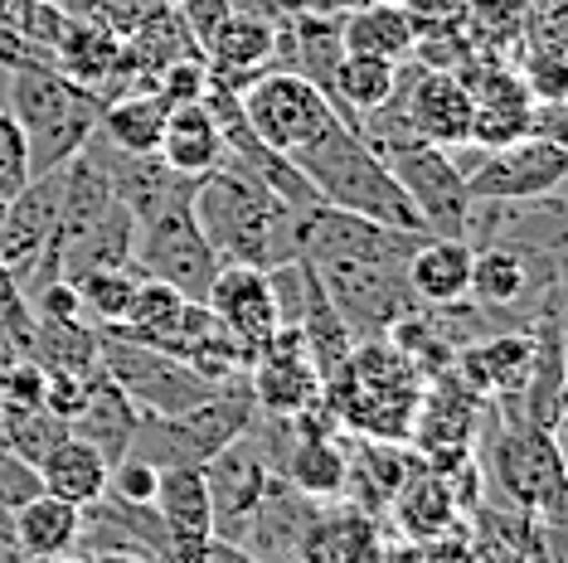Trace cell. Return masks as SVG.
Wrapping results in <instances>:
<instances>
[{"label": "cell", "mask_w": 568, "mask_h": 563, "mask_svg": "<svg viewBox=\"0 0 568 563\" xmlns=\"http://www.w3.org/2000/svg\"><path fill=\"white\" fill-rule=\"evenodd\" d=\"M190 209H195V224L219 267L267 273V267L302 258V248H296V219L302 214L282 195H273L253 171H243L239 161H224L210 175H200Z\"/></svg>", "instance_id": "1"}, {"label": "cell", "mask_w": 568, "mask_h": 563, "mask_svg": "<svg viewBox=\"0 0 568 563\" xmlns=\"http://www.w3.org/2000/svg\"><path fill=\"white\" fill-rule=\"evenodd\" d=\"M423 383L428 379H423L389 340L369 336V340H355L351 360L321 383V403L331 408L341 432L408 442V422L423 399Z\"/></svg>", "instance_id": "2"}, {"label": "cell", "mask_w": 568, "mask_h": 563, "mask_svg": "<svg viewBox=\"0 0 568 563\" xmlns=\"http://www.w3.org/2000/svg\"><path fill=\"white\" fill-rule=\"evenodd\" d=\"M292 165L306 175V185L316 190L321 204L345 214H359V219L389 224V228H413V234H428L418 219V209L408 204V195L398 190V181L389 175L374 151L365 146V136L345 122H331L312 146H302L292 156Z\"/></svg>", "instance_id": "3"}, {"label": "cell", "mask_w": 568, "mask_h": 563, "mask_svg": "<svg viewBox=\"0 0 568 563\" xmlns=\"http://www.w3.org/2000/svg\"><path fill=\"white\" fill-rule=\"evenodd\" d=\"M359 136H365V146L374 156L389 165V175L408 195L413 209H418L428 234H437V238L467 234L471 195H467V181H462L457 161H452V151L413 136L394 108H379V112H369V117H359Z\"/></svg>", "instance_id": "4"}, {"label": "cell", "mask_w": 568, "mask_h": 563, "mask_svg": "<svg viewBox=\"0 0 568 563\" xmlns=\"http://www.w3.org/2000/svg\"><path fill=\"white\" fill-rule=\"evenodd\" d=\"M6 108L24 132L34 181V175L59 171L93 141L102 102L73 79H63L54 63H20V69H6Z\"/></svg>", "instance_id": "5"}, {"label": "cell", "mask_w": 568, "mask_h": 563, "mask_svg": "<svg viewBox=\"0 0 568 563\" xmlns=\"http://www.w3.org/2000/svg\"><path fill=\"white\" fill-rule=\"evenodd\" d=\"M253 418H257V403L248 389V369H243V375L224 379L210 399H200L195 408H185V413H171V418L141 413L132 452L146 457V462L161 471L165 467H204L234 438H243Z\"/></svg>", "instance_id": "6"}, {"label": "cell", "mask_w": 568, "mask_h": 563, "mask_svg": "<svg viewBox=\"0 0 568 563\" xmlns=\"http://www.w3.org/2000/svg\"><path fill=\"white\" fill-rule=\"evenodd\" d=\"M98 365H102V375L151 418L185 413V408H195L200 399H210L219 389L214 379H204L200 369H190L185 360H175V355L156 350V345L112 336V330H98Z\"/></svg>", "instance_id": "7"}, {"label": "cell", "mask_w": 568, "mask_h": 563, "mask_svg": "<svg viewBox=\"0 0 568 563\" xmlns=\"http://www.w3.org/2000/svg\"><path fill=\"white\" fill-rule=\"evenodd\" d=\"M190 195L165 199L161 209H151L146 219H136V243H132V267L141 277H156L165 287H175L185 301H204L210 282L219 273L210 243H204L195 209H190Z\"/></svg>", "instance_id": "8"}, {"label": "cell", "mask_w": 568, "mask_h": 563, "mask_svg": "<svg viewBox=\"0 0 568 563\" xmlns=\"http://www.w3.org/2000/svg\"><path fill=\"white\" fill-rule=\"evenodd\" d=\"M457 161L471 199H549L568 181V146L554 136H515L506 146H471Z\"/></svg>", "instance_id": "9"}, {"label": "cell", "mask_w": 568, "mask_h": 563, "mask_svg": "<svg viewBox=\"0 0 568 563\" xmlns=\"http://www.w3.org/2000/svg\"><path fill=\"white\" fill-rule=\"evenodd\" d=\"M239 102H243L248 126L273 151H282V156H296V151L312 146L331 122H341L335 117V108L326 102V93L312 88L302 73H292V69L257 73V79L239 93Z\"/></svg>", "instance_id": "10"}, {"label": "cell", "mask_w": 568, "mask_h": 563, "mask_svg": "<svg viewBox=\"0 0 568 563\" xmlns=\"http://www.w3.org/2000/svg\"><path fill=\"white\" fill-rule=\"evenodd\" d=\"M481 393H471L457 379V369L423 383V399L408 422V447L418 452L423 467L452 471L467 457H476V432H481Z\"/></svg>", "instance_id": "11"}, {"label": "cell", "mask_w": 568, "mask_h": 563, "mask_svg": "<svg viewBox=\"0 0 568 563\" xmlns=\"http://www.w3.org/2000/svg\"><path fill=\"white\" fill-rule=\"evenodd\" d=\"M384 108H394L413 136L433 141V146H443V151L471 141L476 102H471V88L462 83V73L423 69L418 59H404L398 63V88Z\"/></svg>", "instance_id": "12"}, {"label": "cell", "mask_w": 568, "mask_h": 563, "mask_svg": "<svg viewBox=\"0 0 568 563\" xmlns=\"http://www.w3.org/2000/svg\"><path fill=\"white\" fill-rule=\"evenodd\" d=\"M248 389L257 413L267 418H296L321 403V375L296 326H282L273 340H263L248 355Z\"/></svg>", "instance_id": "13"}, {"label": "cell", "mask_w": 568, "mask_h": 563, "mask_svg": "<svg viewBox=\"0 0 568 563\" xmlns=\"http://www.w3.org/2000/svg\"><path fill=\"white\" fill-rule=\"evenodd\" d=\"M200 59L214 83L243 93L257 73L273 69L277 59V10L273 6H234L219 30L200 44Z\"/></svg>", "instance_id": "14"}, {"label": "cell", "mask_w": 568, "mask_h": 563, "mask_svg": "<svg viewBox=\"0 0 568 563\" xmlns=\"http://www.w3.org/2000/svg\"><path fill=\"white\" fill-rule=\"evenodd\" d=\"M204 481H210V505H214V534L234 540L243 520L253 515V505L267 495V485L277 481L273 462H267L263 442L253 438V422L243 438H234L219 457L204 462Z\"/></svg>", "instance_id": "15"}, {"label": "cell", "mask_w": 568, "mask_h": 563, "mask_svg": "<svg viewBox=\"0 0 568 563\" xmlns=\"http://www.w3.org/2000/svg\"><path fill=\"white\" fill-rule=\"evenodd\" d=\"M59 171L49 175H34V181H24L10 204L0 209V258L6 267L16 273V287L20 277L34 267L40 253L54 248V234H59Z\"/></svg>", "instance_id": "16"}, {"label": "cell", "mask_w": 568, "mask_h": 563, "mask_svg": "<svg viewBox=\"0 0 568 563\" xmlns=\"http://www.w3.org/2000/svg\"><path fill=\"white\" fill-rule=\"evenodd\" d=\"M302 563H384L389 559V530L379 515L351 501H321L296 549Z\"/></svg>", "instance_id": "17"}, {"label": "cell", "mask_w": 568, "mask_h": 563, "mask_svg": "<svg viewBox=\"0 0 568 563\" xmlns=\"http://www.w3.org/2000/svg\"><path fill=\"white\" fill-rule=\"evenodd\" d=\"M204 306H210V316L248 355L282 330L277 301H273V282H267V273H257V267H219L210 291H204Z\"/></svg>", "instance_id": "18"}, {"label": "cell", "mask_w": 568, "mask_h": 563, "mask_svg": "<svg viewBox=\"0 0 568 563\" xmlns=\"http://www.w3.org/2000/svg\"><path fill=\"white\" fill-rule=\"evenodd\" d=\"M151 505L171 534V563H200L204 544L214 540V505L204 467H165Z\"/></svg>", "instance_id": "19"}, {"label": "cell", "mask_w": 568, "mask_h": 563, "mask_svg": "<svg viewBox=\"0 0 568 563\" xmlns=\"http://www.w3.org/2000/svg\"><path fill=\"white\" fill-rule=\"evenodd\" d=\"M529 360H535V340H529V326H525V330H486V336H476L471 345L457 350L452 369H457V379L471 393L506 403L525 389Z\"/></svg>", "instance_id": "20"}, {"label": "cell", "mask_w": 568, "mask_h": 563, "mask_svg": "<svg viewBox=\"0 0 568 563\" xmlns=\"http://www.w3.org/2000/svg\"><path fill=\"white\" fill-rule=\"evenodd\" d=\"M321 501H306L302 491H292L287 481H273L267 485V495L253 505V515L243 520V530L234 534V544H243L253 559L263 563H282V559H296V549H302V534L306 524H312Z\"/></svg>", "instance_id": "21"}, {"label": "cell", "mask_w": 568, "mask_h": 563, "mask_svg": "<svg viewBox=\"0 0 568 563\" xmlns=\"http://www.w3.org/2000/svg\"><path fill=\"white\" fill-rule=\"evenodd\" d=\"M136 422H141V408L126 399V393L108 375H102V365H98L93 383H88L83 408L69 418V432H73V438H83L88 447H98L102 462L112 467V462H122V457L132 452Z\"/></svg>", "instance_id": "22"}, {"label": "cell", "mask_w": 568, "mask_h": 563, "mask_svg": "<svg viewBox=\"0 0 568 563\" xmlns=\"http://www.w3.org/2000/svg\"><path fill=\"white\" fill-rule=\"evenodd\" d=\"M384 520H394V534H404V540H433V534H447V530H457L462 520V510H457V495H452V485L443 471H433V467H413V477L398 485V495L389 501V515Z\"/></svg>", "instance_id": "23"}, {"label": "cell", "mask_w": 568, "mask_h": 563, "mask_svg": "<svg viewBox=\"0 0 568 563\" xmlns=\"http://www.w3.org/2000/svg\"><path fill=\"white\" fill-rule=\"evenodd\" d=\"M156 156L171 165L175 175L200 181V175H210L214 165L229 161V146H224V136H219L204 102H180V108L165 112V132H161Z\"/></svg>", "instance_id": "24"}, {"label": "cell", "mask_w": 568, "mask_h": 563, "mask_svg": "<svg viewBox=\"0 0 568 563\" xmlns=\"http://www.w3.org/2000/svg\"><path fill=\"white\" fill-rule=\"evenodd\" d=\"M10 534L24 554L34 559H63V554H79V524H83V510L59 501L49 491H34L10 510Z\"/></svg>", "instance_id": "25"}, {"label": "cell", "mask_w": 568, "mask_h": 563, "mask_svg": "<svg viewBox=\"0 0 568 563\" xmlns=\"http://www.w3.org/2000/svg\"><path fill=\"white\" fill-rule=\"evenodd\" d=\"M471 282V243L428 234L408 258V291L418 306H447L467 297Z\"/></svg>", "instance_id": "26"}, {"label": "cell", "mask_w": 568, "mask_h": 563, "mask_svg": "<svg viewBox=\"0 0 568 563\" xmlns=\"http://www.w3.org/2000/svg\"><path fill=\"white\" fill-rule=\"evenodd\" d=\"M108 462H102L98 447H88L83 438H73V432H63V438L49 447L40 457V467H34V481H40V491L59 495V501L69 505H93L102 491H108Z\"/></svg>", "instance_id": "27"}, {"label": "cell", "mask_w": 568, "mask_h": 563, "mask_svg": "<svg viewBox=\"0 0 568 563\" xmlns=\"http://www.w3.org/2000/svg\"><path fill=\"white\" fill-rule=\"evenodd\" d=\"M341 44L345 54H374V59L404 63L413 59V44H418V24H413L408 6H398V0H365V6L341 20Z\"/></svg>", "instance_id": "28"}, {"label": "cell", "mask_w": 568, "mask_h": 563, "mask_svg": "<svg viewBox=\"0 0 568 563\" xmlns=\"http://www.w3.org/2000/svg\"><path fill=\"white\" fill-rule=\"evenodd\" d=\"M394 88H398V63L374 59V54H341L331 79V108L345 126L359 132V117L379 112L394 98Z\"/></svg>", "instance_id": "29"}, {"label": "cell", "mask_w": 568, "mask_h": 563, "mask_svg": "<svg viewBox=\"0 0 568 563\" xmlns=\"http://www.w3.org/2000/svg\"><path fill=\"white\" fill-rule=\"evenodd\" d=\"M165 102L151 93V88H136V93H122L112 102H102L98 112V136L118 151H132V156H151L161 146L165 132Z\"/></svg>", "instance_id": "30"}, {"label": "cell", "mask_w": 568, "mask_h": 563, "mask_svg": "<svg viewBox=\"0 0 568 563\" xmlns=\"http://www.w3.org/2000/svg\"><path fill=\"white\" fill-rule=\"evenodd\" d=\"M306 267H312V263H306ZM296 336H302L306 355H312L321 383H326L335 369L351 360V350H355L351 326L341 321V311L331 306V297H326V287L316 282V273L306 277V301H302V316H296Z\"/></svg>", "instance_id": "31"}, {"label": "cell", "mask_w": 568, "mask_h": 563, "mask_svg": "<svg viewBox=\"0 0 568 563\" xmlns=\"http://www.w3.org/2000/svg\"><path fill=\"white\" fill-rule=\"evenodd\" d=\"M24 355L44 369V375H93L98 369V326L83 316L73 321H30Z\"/></svg>", "instance_id": "32"}, {"label": "cell", "mask_w": 568, "mask_h": 563, "mask_svg": "<svg viewBox=\"0 0 568 563\" xmlns=\"http://www.w3.org/2000/svg\"><path fill=\"white\" fill-rule=\"evenodd\" d=\"M136 267H88V273L73 277V287H79V311L88 326L108 330V326H122L126 316V301H132L136 291Z\"/></svg>", "instance_id": "33"}, {"label": "cell", "mask_w": 568, "mask_h": 563, "mask_svg": "<svg viewBox=\"0 0 568 563\" xmlns=\"http://www.w3.org/2000/svg\"><path fill=\"white\" fill-rule=\"evenodd\" d=\"M63 432H69V422L54 418L44 403L40 408H0V447L30 471L40 467V457L63 438Z\"/></svg>", "instance_id": "34"}, {"label": "cell", "mask_w": 568, "mask_h": 563, "mask_svg": "<svg viewBox=\"0 0 568 563\" xmlns=\"http://www.w3.org/2000/svg\"><path fill=\"white\" fill-rule=\"evenodd\" d=\"M156 485H161V467H151L146 457H136V452H126L122 462H112V471H108V495L132 501V505L156 501Z\"/></svg>", "instance_id": "35"}, {"label": "cell", "mask_w": 568, "mask_h": 563, "mask_svg": "<svg viewBox=\"0 0 568 563\" xmlns=\"http://www.w3.org/2000/svg\"><path fill=\"white\" fill-rule=\"evenodd\" d=\"M59 6L69 10V16H79L88 24H102V30H112V34H122L126 40L151 0H59Z\"/></svg>", "instance_id": "36"}, {"label": "cell", "mask_w": 568, "mask_h": 563, "mask_svg": "<svg viewBox=\"0 0 568 563\" xmlns=\"http://www.w3.org/2000/svg\"><path fill=\"white\" fill-rule=\"evenodd\" d=\"M24 181H30V146H24L20 122L10 117V108L0 102V190L16 195Z\"/></svg>", "instance_id": "37"}, {"label": "cell", "mask_w": 568, "mask_h": 563, "mask_svg": "<svg viewBox=\"0 0 568 563\" xmlns=\"http://www.w3.org/2000/svg\"><path fill=\"white\" fill-rule=\"evenodd\" d=\"M0 336L16 345V350H24V340H30V306H24L6 258H0Z\"/></svg>", "instance_id": "38"}, {"label": "cell", "mask_w": 568, "mask_h": 563, "mask_svg": "<svg viewBox=\"0 0 568 563\" xmlns=\"http://www.w3.org/2000/svg\"><path fill=\"white\" fill-rule=\"evenodd\" d=\"M229 10H234V0H175V16H180V24L190 30V40L195 44L210 40Z\"/></svg>", "instance_id": "39"}, {"label": "cell", "mask_w": 568, "mask_h": 563, "mask_svg": "<svg viewBox=\"0 0 568 563\" xmlns=\"http://www.w3.org/2000/svg\"><path fill=\"white\" fill-rule=\"evenodd\" d=\"M423 563H481L476 559V544H471V524L462 520L457 530L423 540Z\"/></svg>", "instance_id": "40"}, {"label": "cell", "mask_w": 568, "mask_h": 563, "mask_svg": "<svg viewBox=\"0 0 568 563\" xmlns=\"http://www.w3.org/2000/svg\"><path fill=\"white\" fill-rule=\"evenodd\" d=\"M365 0H273L277 16H316V20H345Z\"/></svg>", "instance_id": "41"}, {"label": "cell", "mask_w": 568, "mask_h": 563, "mask_svg": "<svg viewBox=\"0 0 568 563\" xmlns=\"http://www.w3.org/2000/svg\"><path fill=\"white\" fill-rule=\"evenodd\" d=\"M200 563H263V559H253L243 544H234V540H219V534H214V540L204 544Z\"/></svg>", "instance_id": "42"}, {"label": "cell", "mask_w": 568, "mask_h": 563, "mask_svg": "<svg viewBox=\"0 0 568 563\" xmlns=\"http://www.w3.org/2000/svg\"><path fill=\"white\" fill-rule=\"evenodd\" d=\"M83 563H156L136 549H98V554H83Z\"/></svg>", "instance_id": "43"}, {"label": "cell", "mask_w": 568, "mask_h": 563, "mask_svg": "<svg viewBox=\"0 0 568 563\" xmlns=\"http://www.w3.org/2000/svg\"><path fill=\"white\" fill-rule=\"evenodd\" d=\"M40 563H83L79 554H63V559H40Z\"/></svg>", "instance_id": "44"}, {"label": "cell", "mask_w": 568, "mask_h": 563, "mask_svg": "<svg viewBox=\"0 0 568 563\" xmlns=\"http://www.w3.org/2000/svg\"><path fill=\"white\" fill-rule=\"evenodd\" d=\"M156 6H175V0H156Z\"/></svg>", "instance_id": "45"}, {"label": "cell", "mask_w": 568, "mask_h": 563, "mask_svg": "<svg viewBox=\"0 0 568 563\" xmlns=\"http://www.w3.org/2000/svg\"><path fill=\"white\" fill-rule=\"evenodd\" d=\"M282 563H302V559H282Z\"/></svg>", "instance_id": "46"}, {"label": "cell", "mask_w": 568, "mask_h": 563, "mask_svg": "<svg viewBox=\"0 0 568 563\" xmlns=\"http://www.w3.org/2000/svg\"><path fill=\"white\" fill-rule=\"evenodd\" d=\"M398 6H404V0H398Z\"/></svg>", "instance_id": "47"}]
</instances>
